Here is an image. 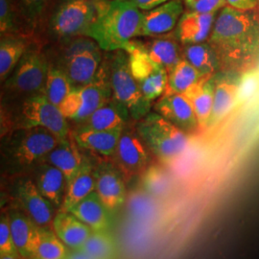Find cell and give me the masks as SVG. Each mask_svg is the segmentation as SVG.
<instances>
[{
    "label": "cell",
    "instance_id": "1",
    "mask_svg": "<svg viewBox=\"0 0 259 259\" xmlns=\"http://www.w3.org/2000/svg\"><path fill=\"white\" fill-rule=\"evenodd\" d=\"M223 72L244 73L259 64V16L255 10L225 6L207 39Z\"/></svg>",
    "mask_w": 259,
    "mask_h": 259
},
{
    "label": "cell",
    "instance_id": "2",
    "mask_svg": "<svg viewBox=\"0 0 259 259\" xmlns=\"http://www.w3.org/2000/svg\"><path fill=\"white\" fill-rule=\"evenodd\" d=\"M143 12L131 0H108L87 37L95 40L104 51L125 50L140 36Z\"/></svg>",
    "mask_w": 259,
    "mask_h": 259
},
{
    "label": "cell",
    "instance_id": "3",
    "mask_svg": "<svg viewBox=\"0 0 259 259\" xmlns=\"http://www.w3.org/2000/svg\"><path fill=\"white\" fill-rule=\"evenodd\" d=\"M14 113L1 112V122L5 125L14 122V130L39 127L50 131L60 139L70 136L68 120L58 106L50 102L45 92L19 100Z\"/></svg>",
    "mask_w": 259,
    "mask_h": 259
},
{
    "label": "cell",
    "instance_id": "4",
    "mask_svg": "<svg viewBox=\"0 0 259 259\" xmlns=\"http://www.w3.org/2000/svg\"><path fill=\"white\" fill-rule=\"evenodd\" d=\"M103 61L102 49L95 40L76 37L63 40L54 65L65 72L75 89L93 81Z\"/></svg>",
    "mask_w": 259,
    "mask_h": 259
},
{
    "label": "cell",
    "instance_id": "5",
    "mask_svg": "<svg viewBox=\"0 0 259 259\" xmlns=\"http://www.w3.org/2000/svg\"><path fill=\"white\" fill-rule=\"evenodd\" d=\"M136 130L156 157L163 163H173L188 147L187 134L157 112H149L138 122Z\"/></svg>",
    "mask_w": 259,
    "mask_h": 259
},
{
    "label": "cell",
    "instance_id": "6",
    "mask_svg": "<svg viewBox=\"0 0 259 259\" xmlns=\"http://www.w3.org/2000/svg\"><path fill=\"white\" fill-rule=\"evenodd\" d=\"M50 62L42 50L30 45L19 64L4 82L3 98L8 101L21 100L45 92Z\"/></svg>",
    "mask_w": 259,
    "mask_h": 259
},
{
    "label": "cell",
    "instance_id": "7",
    "mask_svg": "<svg viewBox=\"0 0 259 259\" xmlns=\"http://www.w3.org/2000/svg\"><path fill=\"white\" fill-rule=\"evenodd\" d=\"M108 0H61L56 6L48 29L52 37L66 40L87 37Z\"/></svg>",
    "mask_w": 259,
    "mask_h": 259
},
{
    "label": "cell",
    "instance_id": "8",
    "mask_svg": "<svg viewBox=\"0 0 259 259\" xmlns=\"http://www.w3.org/2000/svg\"><path fill=\"white\" fill-rule=\"evenodd\" d=\"M112 98L109 61L104 59L93 81L75 88L59 106L67 120L80 123Z\"/></svg>",
    "mask_w": 259,
    "mask_h": 259
},
{
    "label": "cell",
    "instance_id": "9",
    "mask_svg": "<svg viewBox=\"0 0 259 259\" xmlns=\"http://www.w3.org/2000/svg\"><path fill=\"white\" fill-rule=\"evenodd\" d=\"M112 97L123 105L133 120L139 121L150 112L152 103L144 97L130 68L125 50L113 51L108 58Z\"/></svg>",
    "mask_w": 259,
    "mask_h": 259
},
{
    "label": "cell",
    "instance_id": "10",
    "mask_svg": "<svg viewBox=\"0 0 259 259\" xmlns=\"http://www.w3.org/2000/svg\"><path fill=\"white\" fill-rule=\"evenodd\" d=\"M11 135L9 157L17 165L23 167L42 161L62 140L50 131L39 127L15 129Z\"/></svg>",
    "mask_w": 259,
    "mask_h": 259
},
{
    "label": "cell",
    "instance_id": "11",
    "mask_svg": "<svg viewBox=\"0 0 259 259\" xmlns=\"http://www.w3.org/2000/svg\"><path fill=\"white\" fill-rule=\"evenodd\" d=\"M125 51L129 55L132 74L149 102H155L166 93L168 72L155 63L139 41L133 40Z\"/></svg>",
    "mask_w": 259,
    "mask_h": 259
},
{
    "label": "cell",
    "instance_id": "12",
    "mask_svg": "<svg viewBox=\"0 0 259 259\" xmlns=\"http://www.w3.org/2000/svg\"><path fill=\"white\" fill-rule=\"evenodd\" d=\"M113 157H115L117 166L125 179L143 174L149 167L146 144L139 137L137 130L124 128Z\"/></svg>",
    "mask_w": 259,
    "mask_h": 259
},
{
    "label": "cell",
    "instance_id": "13",
    "mask_svg": "<svg viewBox=\"0 0 259 259\" xmlns=\"http://www.w3.org/2000/svg\"><path fill=\"white\" fill-rule=\"evenodd\" d=\"M154 110L186 134L200 129L193 107L184 94H164L156 102Z\"/></svg>",
    "mask_w": 259,
    "mask_h": 259
},
{
    "label": "cell",
    "instance_id": "14",
    "mask_svg": "<svg viewBox=\"0 0 259 259\" xmlns=\"http://www.w3.org/2000/svg\"><path fill=\"white\" fill-rule=\"evenodd\" d=\"M183 14L182 0H171L154 9L144 11L140 36L157 37L166 34L176 28Z\"/></svg>",
    "mask_w": 259,
    "mask_h": 259
},
{
    "label": "cell",
    "instance_id": "15",
    "mask_svg": "<svg viewBox=\"0 0 259 259\" xmlns=\"http://www.w3.org/2000/svg\"><path fill=\"white\" fill-rule=\"evenodd\" d=\"M95 172V192L109 211L115 210L124 204L126 188L122 176L117 170L107 163H102Z\"/></svg>",
    "mask_w": 259,
    "mask_h": 259
},
{
    "label": "cell",
    "instance_id": "16",
    "mask_svg": "<svg viewBox=\"0 0 259 259\" xmlns=\"http://www.w3.org/2000/svg\"><path fill=\"white\" fill-rule=\"evenodd\" d=\"M216 18L217 13L185 12L177 24L175 30L177 40L185 46L204 42L211 34Z\"/></svg>",
    "mask_w": 259,
    "mask_h": 259
},
{
    "label": "cell",
    "instance_id": "17",
    "mask_svg": "<svg viewBox=\"0 0 259 259\" xmlns=\"http://www.w3.org/2000/svg\"><path fill=\"white\" fill-rule=\"evenodd\" d=\"M222 73L216 74L214 102L207 128L219 124L234 109L240 77L232 72Z\"/></svg>",
    "mask_w": 259,
    "mask_h": 259
},
{
    "label": "cell",
    "instance_id": "18",
    "mask_svg": "<svg viewBox=\"0 0 259 259\" xmlns=\"http://www.w3.org/2000/svg\"><path fill=\"white\" fill-rule=\"evenodd\" d=\"M79 148L80 147L76 143L72 135H70L67 139L61 140L42 161L61 170L65 175L66 184L68 185L78 174L84 161Z\"/></svg>",
    "mask_w": 259,
    "mask_h": 259
},
{
    "label": "cell",
    "instance_id": "19",
    "mask_svg": "<svg viewBox=\"0 0 259 259\" xmlns=\"http://www.w3.org/2000/svg\"><path fill=\"white\" fill-rule=\"evenodd\" d=\"M130 119L132 117L129 111L112 97L89 117L78 123L77 128L95 131L120 129L126 127Z\"/></svg>",
    "mask_w": 259,
    "mask_h": 259
},
{
    "label": "cell",
    "instance_id": "20",
    "mask_svg": "<svg viewBox=\"0 0 259 259\" xmlns=\"http://www.w3.org/2000/svg\"><path fill=\"white\" fill-rule=\"evenodd\" d=\"M123 130L124 128L95 131L76 128L72 137L80 148L93 151L105 157H112L115 154Z\"/></svg>",
    "mask_w": 259,
    "mask_h": 259
},
{
    "label": "cell",
    "instance_id": "21",
    "mask_svg": "<svg viewBox=\"0 0 259 259\" xmlns=\"http://www.w3.org/2000/svg\"><path fill=\"white\" fill-rule=\"evenodd\" d=\"M20 202L26 208L31 219L39 227H45L52 220L53 207L38 190L32 180L23 181L18 188Z\"/></svg>",
    "mask_w": 259,
    "mask_h": 259
},
{
    "label": "cell",
    "instance_id": "22",
    "mask_svg": "<svg viewBox=\"0 0 259 259\" xmlns=\"http://www.w3.org/2000/svg\"><path fill=\"white\" fill-rule=\"evenodd\" d=\"M216 74L204 77L184 94L191 103L200 129L207 128L212 111Z\"/></svg>",
    "mask_w": 259,
    "mask_h": 259
},
{
    "label": "cell",
    "instance_id": "23",
    "mask_svg": "<svg viewBox=\"0 0 259 259\" xmlns=\"http://www.w3.org/2000/svg\"><path fill=\"white\" fill-rule=\"evenodd\" d=\"M109 209L94 191L74 205L68 212L89 226L93 232H105L110 228Z\"/></svg>",
    "mask_w": 259,
    "mask_h": 259
},
{
    "label": "cell",
    "instance_id": "24",
    "mask_svg": "<svg viewBox=\"0 0 259 259\" xmlns=\"http://www.w3.org/2000/svg\"><path fill=\"white\" fill-rule=\"evenodd\" d=\"M57 236L72 250H79L92 234V229L70 212L59 213L53 220Z\"/></svg>",
    "mask_w": 259,
    "mask_h": 259
},
{
    "label": "cell",
    "instance_id": "25",
    "mask_svg": "<svg viewBox=\"0 0 259 259\" xmlns=\"http://www.w3.org/2000/svg\"><path fill=\"white\" fill-rule=\"evenodd\" d=\"M96 185L95 172L93 164L84 158L83 166L67 185L66 193L61 205L62 212H68L74 205L80 203L87 196L94 192Z\"/></svg>",
    "mask_w": 259,
    "mask_h": 259
},
{
    "label": "cell",
    "instance_id": "26",
    "mask_svg": "<svg viewBox=\"0 0 259 259\" xmlns=\"http://www.w3.org/2000/svg\"><path fill=\"white\" fill-rule=\"evenodd\" d=\"M38 190L52 204L62 205L64 201L66 180L63 172L57 167L42 161L37 175Z\"/></svg>",
    "mask_w": 259,
    "mask_h": 259
},
{
    "label": "cell",
    "instance_id": "27",
    "mask_svg": "<svg viewBox=\"0 0 259 259\" xmlns=\"http://www.w3.org/2000/svg\"><path fill=\"white\" fill-rule=\"evenodd\" d=\"M160 205L157 198L148 194L143 189L132 192L127 200V213L130 221L151 225L159 217Z\"/></svg>",
    "mask_w": 259,
    "mask_h": 259
},
{
    "label": "cell",
    "instance_id": "28",
    "mask_svg": "<svg viewBox=\"0 0 259 259\" xmlns=\"http://www.w3.org/2000/svg\"><path fill=\"white\" fill-rule=\"evenodd\" d=\"M30 44L27 38L20 35H8L1 37L0 41V80L4 83L22 56L26 52Z\"/></svg>",
    "mask_w": 259,
    "mask_h": 259
},
{
    "label": "cell",
    "instance_id": "29",
    "mask_svg": "<svg viewBox=\"0 0 259 259\" xmlns=\"http://www.w3.org/2000/svg\"><path fill=\"white\" fill-rule=\"evenodd\" d=\"M141 44V42H140ZM150 58L170 73L183 59V51L177 40L169 37H157L142 45Z\"/></svg>",
    "mask_w": 259,
    "mask_h": 259
},
{
    "label": "cell",
    "instance_id": "30",
    "mask_svg": "<svg viewBox=\"0 0 259 259\" xmlns=\"http://www.w3.org/2000/svg\"><path fill=\"white\" fill-rule=\"evenodd\" d=\"M10 228L19 254L30 258L37 238L38 226L25 216L15 215L10 218Z\"/></svg>",
    "mask_w": 259,
    "mask_h": 259
},
{
    "label": "cell",
    "instance_id": "31",
    "mask_svg": "<svg viewBox=\"0 0 259 259\" xmlns=\"http://www.w3.org/2000/svg\"><path fill=\"white\" fill-rule=\"evenodd\" d=\"M183 58L204 77L212 76L220 70L218 59L208 42L185 46Z\"/></svg>",
    "mask_w": 259,
    "mask_h": 259
},
{
    "label": "cell",
    "instance_id": "32",
    "mask_svg": "<svg viewBox=\"0 0 259 259\" xmlns=\"http://www.w3.org/2000/svg\"><path fill=\"white\" fill-rule=\"evenodd\" d=\"M67 252L65 243L56 233L38 226L37 238L30 258L65 259Z\"/></svg>",
    "mask_w": 259,
    "mask_h": 259
},
{
    "label": "cell",
    "instance_id": "33",
    "mask_svg": "<svg viewBox=\"0 0 259 259\" xmlns=\"http://www.w3.org/2000/svg\"><path fill=\"white\" fill-rule=\"evenodd\" d=\"M203 78L204 76L183 58L173 70L168 73V85L165 94H185Z\"/></svg>",
    "mask_w": 259,
    "mask_h": 259
},
{
    "label": "cell",
    "instance_id": "34",
    "mask_svg": "<svg viewBox=\"0 0 259 259\" xmlns=\"http://www.w3.org/2000/svg\"><path fill=\"white\" fill-rule=\"evenodd\" d=\"M72 90V83L65 72L59 66L50 64L45 87L48 100L59 107Z\"/></svg>",
    "mask_w": 259,
    "mask_h": 259
},
{
    "label": "cell",
    "instance_id": "35",
    "mask_svg": "<svg viewBox=\"0 0 259 259\" xmlns=\"http://www.w3.org/2000/svg\"><path fill=\"white\" fill-rule=\"evenodd\" d=\"M78 250L93 259H113L115 256V242L107 231L93 232Z\"/></svg>",
    "mask_w": 259,
    "mask_h": 259
},
{
    "label": "cell",
    "instance_id": "36",
    "mask_svg": "<svg viewBox=\"0 0 259 259\" xmlns=\"http://www.w3.org/2000/svg\"><path fill=\"white\" fill-rule=\"evenodd\" d=\"M170 179L160 167L149 166L142 174V189L153 197H163L170 190Z\"/></svg>",
    "mask_w": 259,
    "mask_h": 259
},
{
    "label": "cell",
    "instance_id": "37",
    "mask_svg": "<svg viewBox=\"0 0 259 259\" xmlns=\"http://www.w3.org/2000/svg\"><path fill=\"white\" fill-rule=\"evenodd\" d=\"M21 15L19 3L15 0H0V32L1 37L18 35L19 15ZM22 16V15H21Z\"/></svg>",
    "mask_w": 259,
    "mask_h": 259
},
{
    "label": "cell",
    "instance_id": "38",
    "mask_svg": "<svg viewBox=\"0 0 259 259\" xmlns=\"http://www.w3.org/2000/svg\"><path fill=\"white\" fill-rule=\"evenodd\" d=\"M258 91L259 69L256 66L241 75L234 109L239 108L243 104L248 102Z\"/></svg>",
    "mask_w": 259,
    "mask_h": 259
},
{
    "label": "cell",
    "instance_id": "39",
    "mask_svg": "<svg viewBox=\"0 0 259 259\" xmlns=\"http://www.w3.org/2000/svg\"><path fill=\"white\" fill-rule=\"evenodd\" d=\"M49 2L50 0H18L21 15L31 28L35 27Z\"/></svg>",
    "mask_w": 259,
    "mask_h": 259
},
{
    "label": "cell",
    "instance_id": "40",
    "mask_svg": "<svg viewBox=\"0 0 259 259\" xmlns=\"http://www.w3.org/2000/svg\"><path fill=\"white\" fill-rule=\"evenodd\" d=\"M0 255H19L10 228V219L2 217L0 221Z\"/></svg>",
    "mask_w": 259,
    "mask_h": 259
},
{
    "label": "cell",
    "instance_id": "41",
    "mask_svg": "<svg viewBox=\"0 0 259 259\" xmlns=\"http://www.w3.org/2000/svg\"><path fill=\"white\" fill-rule=\"evenodd\" d=\"M185 8L190 12L212 14L223 9L226 4V0H184Z\"/></svg>",
    "mask_w": 259,
    "mask_h": 259
},
{
    "label": "cell",
    "instance_id": "42",
    "mask_svg": "<svg viewBox=\"0 0 259 259\" xmlns=\"http://www.w3.org/2000/svg\"><path fill=\"white\" fill-rule=\"evenodd\" d=\"M228 6L241 11H252L256 9L258 0H226Z\"/></svg>",
    "mask_w": 259,
    "mask_h": 259
},
{
    "label": "cell",
    "instance_id": "43",
    "mask_svg": "<svg viewBox=\"0 0 259 259\" xmlns=\"http://www.w3.org/2000/svg\"><path fill=\"white\" fill-rule=\"evenodd\" d=\"M141 11H150L171 0H131Z\"/></svg>",
    "mask_w": 259,
    "mask_h": 259
},
{
    "label": "cell",
    "instance_id": "44",
    "mask_svg": "<svg viewBox=\"0 0 259 259\" xmlns=\"http://www.w3.org/2000/svg\"><path fill=\"white\" fill-rule=\"evenodd\" d=\"M65 259H93L89 256L88 254L83 253V251L78 250H73L68 251Z\"/></svg>",
    "mask_w": 259,
    "mask_h": 259
},
{
    "label": "cell",
    "instance_id": "45",
    "mask_svg": "<svg viewBox=\"0 0 259 259\" xmlns=\"http://www.w3.org/2000/svg\"><path fill=\"white\" fill-rule=\"evenodd\" d=\"M0 259H18V257L11 255H0Z\"/></svg>",
    "mask_w": 259,
    "mask_h": 259
},
{
    "label": "cell",
    "instance_id": "46",
    "mask_svg": "<svg viewBox=\"0 0 259 259\" xmlns=\"http://www.w3.org/2000/svg\"><path fill=\"white\" fill-rule=\"evenodd\" d=\"M257 67H258V69H259V66H257Z\"/></svg>",
    "mask_w": 259,
    "mask_h": 259
},
{
    "label": "cell",
    "instance_id": "47",
    "mask_svg": "<svg viewBox=\"0 0 259 259\" xmlns=\"http://www.w3.org/2000/svg\"><path fill=\"white\" fill-rule=\"evenodd\" d=\"M258 3H259V0H258Z\"/></svg>",
    "mask_w": 259,
    "mask_h": 259
}]
</instances>
